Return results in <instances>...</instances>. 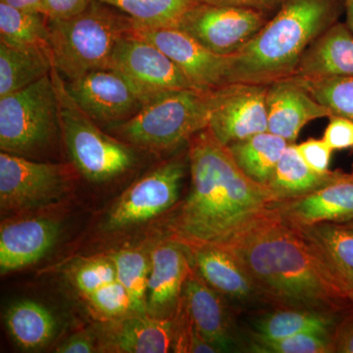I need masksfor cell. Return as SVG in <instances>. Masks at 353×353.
Listing matches in <instances>:
<instances>
[{"label": "cell", "mask_w": 353, "mask_h": 353, "mask_svg": "<svg viewBox=\"0 0 353 353\" xmlns=\"http://www.w3.org/2000/svg\"><path fill=\"white\" fill-rule=\"evenodd\" d=\"M189 250L199 275L232 307L241 312L265 304L252 278L231 250L217 245L190 246Z\"/></svg>", "instance_id": "obj_15"}, {"label": "cell", "mask_w": 353, "mask_h": 353, "mask_svg": "<svg viewBox=\"0 0 353 353\" xmlns=\"http://www.w3.org/2000/svg\"><path fill=\"white\" fill-rule=\"evenodd\" d=\"M269 85L234 83L216 88L208 129L224 145L268 131Z\"/></svg>", "instance_id": "obj_11"}, {"label": "cell", "mask_w": 353, "mask_h": 353, "mask_svg": "<svg viewBox=\"0 0 353 353\" xmlns=\"http://www.w3.org/2000/svg\"><path fill=\"white\" fill-rule=\"evenodd\" d=\"M341 225H343L345 229H347L348 231L352 232L353 233V220L348 221L347 223H341Z\"/></svg>", "instance_id": "obj_43"}, {"label": "cell", "mask_w": 353, "mask_h": 353, "mask_svg": "<svg viewBox=\"0 0 353 353\" xmlns=\"http://www.w3.org/2000/svg\"><path fill=\"white\" fill-rule=\"evenodd\" d=\"M132 32L163 51L197 88L216 90L229 85L232 55L213 52L173 26L150 27L132 22Z\"/></svg>", "instance_id": "obj_12"}, {"label": "cell", "mask_w": 353, "mask_h": 353, "mask_svg": "<svg viewBox=\"0 0 353 353\" xmlns=\"http://www.w3.org/2000/svg\"><path fill=\"white\" fill-rule=\"evenodd\" d=\"M292 77H353V32L340 21L309 46Z\"/></svg>", "instance_id": "obj_22"}, {"label": "cell", "mask_w": 353, "mask_h": 353, "mask_svg": "<svg viewBox=\"0 0 353 353\" xmlns=\"http://www.w3.org/2000/svg\"><path fill=\"white\" fill-rule=\"evenodd\" d=\"M322 139L334 152L353 148V121L341 116H330Z\"/></svg>", "instance_id": "obj_36"}, {"label": "cell", "mask_w": 353, "mask_h": 353, "mask_svg": "<svg viewBox=\"0 0 353 353\" xmlns=\"http://www.w3.org/2000/svg\"><path fill=\"white\" fill-rule=\"evenodd\" d=\"M288 145L285 139L267 131L228 145V148L248 178L268 188Z\"/></svg>", "instance_id": "obj_26"}, {"label": "cell", "mask_w": 353, "mask_h": 353, "mask_svg": "<svg viewBox=\"0 0 353 353\" xmlns=\"http://www.w3.org/2000/svg\"><path fill=\"white\" fill-rule=\"evenodd\" d=\"M53 66L69 81L95 70L108 69L116 44L131 34L132 22L101 0L82 12L48 20Z\"/></svg>", "instance_id": "obj_4"}, {"label": "cell", "mask_w": 353, "mask_h": 353, "mask_svg": "<svg viewBox=\"0 0 353 353\" xmlns=\"http://www.w3.org/2000/svg\"><path fill=\"white\" fill-rule=\"evenodd\" d=\"M281 218L296 227L353 220V174L305 196L278 201Z\"/></svg>", "instance_id": "obj_19"}, {"label": "cell", "mask_w": 353, "mask_h": 353, "mask_svg": "<svg viewBox=\"0 0 353 353\" xmlns=\"http://www.w3.org/2000/svg\"><path fill=\"white\" fill-rule=\"evenodd\" d=\"M94 336L90 334H74L57 348L59 353H90L97 352Z\"/></svg>", "instance_id": "obj_40"}, {"label": "cell", "mask_w": 353, "mask_h": 353, "mask_svg": "<svg viewBox=\"0 0 353 353\" xmlns=\"http://www.w3.org/2000/svg\"><path fill=\"white\" fill-rule=\"evenodd\" d=\"M52 68L50 50L11 48L0 43V97L38 82Z\"/></svg>", "instance_id": "obj_25"}, {"label": "cell", "mask_w": 353, "mask_h": 353, "mask_svg": "<svg viewBox=\"0 0 353 353\" xmlns=\"http://www.w3.org/2000/svg\"><path fill=\"white\" fill-rule=\"evenodd\" d=\"M174 341V317L128 314L117 318L102 334L101 350L122 353H165Z\"/></svg>", "instance_id": "obj_20"}, {"label": "cell", "mask_w": 353, "mask_h": 353, "mask_svg": "<svg viewBox=\"0 0 353 353\" xmlns=\"http://www.w3.org/2000/svg\"><path fill=\"white\" fill-rule=\"evenodd\" d=\"M333 350L339 353H353V312L343 316L333 333Z\"/></svg>", "instance_id": "obj_39"}, {"label": "cell", "mask_w": 353, "mask_h": 353, "mask_svg": "<svg viewBox=\"0 0 353 353\" xmlns=\"http://www.w3.org/2000/svg\"><path fill=\"white\" fill-rule=\"evenodd\" d=\"M124 13L136 24L174 26L199 0H101Z\"/></svg>", "instance_id": "obj_30"}, {"label": "cell", "mask_w": 353, "mask_h": 353, "mask_svg": "<svg viewBox=\"0 0 353 353\" xmlns=\"http://www.w3.org/2000/svg\"><path fill=\"white\" fill-rule=\"evenodd\" d=\"M223 246L240 260L271 307L353 312L347 287L324 255L275 209Z\"/></svg>", "instance_id": "obj_1"}, {"label": "cell", "mask_w": 353, "mask_h": 353, "mask_svg": "<svg viewBox=\"0 0 353 353\" xmlns=\"http://www.w3.org/2000/svg\"><path fill=\"white\" fill-rule=\"evenodd\" d=\"M92 0H43V14L48 20L65 19L85 10Z\"/></svg>", "instance_id": "obj_37"}, {"label": "cell", "mask_w": 353, "mask_h": 353, "mask_svg": "<svg viewBox=\"0 0 353 353\" xmlns=\"http://www.w3.org/2000/svg\"><path fill=\"white\" fill-rule=\"evenodd\" d=\"M270 19L266 14L238 7L199 2L173 27L221 55H234L250 43Z\"/></svg>", "instance_id": "obj_8"}, {"label": "cell", "mask_w": 353, "mask_h": 353, "mask_svg": "<svg viewBox=\"0 0 353 353\" xmlns=\"http://www.w3.org/2000/svg\"><path fill=\"white\" fill-rule=\"evenodd\" d=\"M192 268L189 248L181 241L171 239L154 248L150 255L148 315L157 318L173 317Z\"/></svg>", "instance_id": "obj_17"}, {"label": "cell", "mask_w": 353, "mask_h": 353, "mask_svg": "<svg viewBox=\"0 0 353 353\" xmlns=\"http://www.w3.org/2000/svg\"><path fill=\"white\" fill-rule=\"evenodd\" d=\"M7 329L24 350H38L50 343L57 321L48 308L32 301L13 304L6 315Z\"/></svg>", "instance_id": "obj_28"}, {"label": "cell", "mask_w": 353, "mask_h": 353, "mask_svg": "<svg viewBox=\"0 0 353 353\" xmlns=\"http://www.w3.org/2000/svg\"><path fill=\"white\" fill-rule=\"evenodd\" d=\"M214 90H176L157 95L125 122L111 126L123 141L154 152H170L208 129Z\"/></svg>", "instance_id": "obj_5"}, {"label": "cell", "mask_w": 353, "mask_h": 353, "mask_svg": "<svg viewBox=\"0 0 353 353\" xmlns=\"http://www.w3.org/2000/svg\"><path fill=\"white\" fill-rule=\"evenodd\" d=\"M341 317L303 309L275 308L254 322L250 339L278 340L301 333L333 334Z\"/></svg>", "instance_id": "obj_24"}, {"label": "cell", "mask_w": 353, "mask_h": 353, "mask_svg": "<svg viewBox=\"0 0 353 353\" xmlns=\"http://www.w3.org/2000/svg\"><path fill=\"white\" fill-rule=\"evenodd\" d=\"M50 77L57 90L59 129L78 170L94 182L111 180L129 170L136 161L132 148L99 129L97 122L74 101L54 66Z\"/></svg>", "instance_id": "obj_6"}, {"label": "cell", "mask_w": 353, "mask_h": 353, "mask_svg": "<svg viewBox=\"0 0 353 353\" xmlns=\"http://www.w3.org/2000/svg\"><path fill=\"white\" fill-rule=\"evenodd\" d=\"M348 175L350 173L341 170H330L326 173L315 171L297 152L296 143H289L279 161L268 189L277 196L279 201H285L314 192Z\"/></svg>", "instance_id": "obj_23"}, {"label": "cell", "mask_w": 353, "mask_h": 353, "mask_svg": "<svg viewBox=\"0 0 353 353\" xmlns=\"http://www.w3.org/2000/svg\"><path fill=\"white\" fill-rule=\"evenodd\" d=\"M213 6L238 7L266 14L269 17L280 8L282 0H199Z\"/></svg>", "instance_id": "obj_38"}, {"label": "cell", "mask_w": 353, "mask_h": 353, "mask_svg": "<svg viewBox=\"0 0 353 353\" xmlns=\"http://www.w3.org/2000/svg\"><path fill=\"white\" fill-rule=\"evenodd\" d=\"M352 173L353 174V169H352Z\"/></svg>", "instance_id": "obj_45"}, {"label": "cell", "mask_w": 353, "mask_h": 353, "mask_svg": "<svg viewBox=\"0 0 353 353\" xmlns=\"http://www.w3.org/2000/svg\"><path fill=\"white\" fill-rule=\"evenodd\" d=\"M350 301H352V303H353V289L350 292Z\"/></svg>", "instance_id": "obj_44"}, {"label": "cell", "mask_w": 353, "mask_h": 353, "mask_svg": "<svg viewBox=\"0 0 353 353\" xmlns=\"http://www.w3.org/2000/svg\"><path fill=\"white\" fill-rule=\"evenodd\" d=\"M187 168V160L172 158L132 183L114 204L108 224L112 229L152 219L175 205Z\"/></svg>", "instance_id": "obj_10"}, {"label": "cell", "mask_w": 353, "mask_h": 353, "mask_svg": "<svg viewBox=\"0 0 353 353\" xmlns=\"http://www.w3.org/2000/svg\"><path fill=\"white\" fill-rule=\"evenodd\" d=\"M0 43L16 48L50 51L48 19L43 13L0 2Z\"/></svg>", "instance_id": "obj_29"}, {"label": "cell", "mask_w": 353, "mask_h": 353, "mask_svg": "<svg viewBox=\"0 0 353 353\" xmlns=\"http://www.w3.org/2000/svg\"><path fill=\"white\" fill-rule=\"evenodd\" d=\"M296 78L316 101L329 109L332 115L353 121V77Z\"/></svg>", "instance_id": "obj_32"}, {"label": "cell", "mask_w": 353, "mask_h": 353, "mask_svg": "<svg viewBox=\"0 0 353 353\" xmlns=\"http://www.w3.org/2000/svg\"><path fill=\"white\" fill-rule=\"evenodd\" d=\"M119 72L152 99L176 90H201L163 51L132 32L116 44L109 68Z\"/></svg>", "instance_id": "obj_14"}, {"label": "cell", "mask_w": 353, "mask_h": 353, "mask_svg": "<svg viewBox=\"0 0 353 353\" xmlns=\"http://www.w3.org/2000/svg\"><path fill=\"white\" fill-rule=\"evenodd\" d=\"M266 102L268 132L289 143H296L299 132L311 121L332 115L296 77L269 85Z\"/></svg>", "instance_id": "obj_18"}, {"label": "cell", "mask_w": 353, "mask_h": 353, "mask_svg": "<svg viewBox=\"0 0 353 353\" xmlns=\"http://www.w3.org/2000/svg\"><path fill=\"white\" fill-rule=\"evenodd\" d=\"M183 297L199 333L218 352L241 348V336L233 319L234 308L199 275L192 264Z\"/></svg>", "instance_id": "obj_16"}, {"label": "cell", "mask_w": 353, "mask_h": 353, "mask_svg": "<svg viewBox=\"0 0 353 353\" xmlns=\"http://www.w3.org/2000/svg\"><path fill=\"white\" fill-rule=\"evenodd\" d=\"M0 2L22 10L43 13V0H0Z\"/></svg>", "instance_id": "obj_41"}, {"label": "cell", "mask_w": 353, "mask_h": 353, "mask_svg": "<svg viewBox=\"0 0 353 353\" xmlns=\"http://www.w3.org/2000/svg\"><path fill=\"white\" fill-rule=\"evenodd\" d=\"M59 124L54 83L43 77L19 92L0 97L1 152L28 157L50 145Z\"/></svg>", "instance_id": "obj_7"}, {"label": "cell", "mask_w": 353, "mask_h": 353, "mask_svg": "<svg viewBox=\"0 0 353 353\" xmlns=\"http://www.w3.org/2000/svg\"><path fill=\"white\" fill-rule=\"evenodd\" d=\"M79 106L94 122L115 126L139 112L152 97L113 69L88 72L66 83Z\"/></svg>", "instance_id": "obj_9"}, {"label": "cell", "mask_w": 353, "mask_h": 353, "mask_svg": "<svg viewBox=\"0 0 353 353\" xmlns=\"http://www.w3.org/2000/svg\"><path fill=\"white\" fill-rule=\"evenodd\" d=\"M294 226V225H292ZM296 227V226H294ZM324 255L350 294L353 289V233L338 223L296 227Z\"/></svg>", "instance_id": "obj_27"}, {"label": "cell", "mask_w": 353, "mask_h": 353, "mask_svg": "<svg viewBox=\"0 0 353 353\" xmlns=\"http://www.w3.org/2000/svg\"><path fill=\"white\" fill-rule=\"evenodd\" d=\"M188 143L190 192L169 223L171 239L189 248L227 245L279 199L241 170L208 128Z\"/></svg>", "instance_id": "obj_2"}, {"label": "cell", "mask_w": 353, "mask_h": 353, "mask_svg": "<svg viewBox=\"0 0 353 353\" xmlns=\"http://www.w3.org/2000/svg\"><path fill=\"white\" fill-rule=\"evenodd\" d=\"M296 148L309 167L321 173L330 171L334 150L324 139H309L296 145Z\"/></svg>", "instance_id": "obj_35"}, {"label": "cell", "mask_w": 353, "mask_h": 353, "mask_svg": "<svg viewBox=\"0 0 353 353\" xmlns=\"http://www.w3.org/2000/svg\"><path fill=\"white\" fill-rule=\"evenodd\" d=\"M75 284L81 294L94 303L119 283L112 259H97L85 262L75 271Z\"/></svg>", "instance_id": "obj_34"}, {"label": "cell", "mask_w": 353, "mask_h": 353, "mask_svg": "<svg viewBox=\"0 0 353 353\" xmlns=\"http://www.w3.org/2000/svg\"><path fill=\"white\" fill-rule=\"evenodd\" d=\"M245 350L256 353H331L333 334L301 333L278 340L248 339Z\"/></svg>", "instance_id": "obj_33"}, {"label": "cell", "mask_w": 353, "mask_h": 353, "mask_svg": "<svg viewBox=\"0 0 353 353\" xmlns=\"http://www.w3.org/2000/svg\"><path fill=\"white\" fill-rule=\"evenodd\" d=\"M345 11V0H282L256 36L232 55L229 83L271 85L294 76L309 46Z\"/></svg>", "instance_id": "obj_3"}, {"label": "cell", "mask_w": 353, "mask_h": 353, "mask_svg": "<svg viewBox=\"0 0 353 353\" xmlns=\"http://www.w3.org/2000/svg\"><path fill=\"white\" fill-rule=\"evenodd\" d=\"M116 274L131 301L132 313L148 314V287L150 260L143 252L123 250L112 256Z\"/></svg>", "instance_id": "obj_31"}, {"label": "cell", "mask_w": 353, "mask_h": 353, "mask_svg": "<svg viewBox=\"0 0 353 353\" xmlns=\"http://www.w3.org/2000/svg\"><path fill=\"white\" fill-rule=\"evenodd\" d=\"M66 183L58 164L32 161L20 155L0 153V205L20 211L44 205L60 196Z\"/></svg>", "instance_id": "obj_13"}, {"label": "cell", "mask_w": 353, "mask_h": 353, "mask_svg": "<svg viewBox=\"0 0 353 353\" xmlns=\"http://www.w3.org/2000/svg\"><path fill=\"white\" fill-rule=\"evenodd\" d=\"M345 18H347L345 24L353 32V0H345Z\"/></svg>", "instance_id": "obj_42"}, {"label": "cell", "mask_w": 353, "mask_h": 353, "mask_svg": "<svg viewBox=\"0 0 353 353\" xmlns=\"http://www.w3.org/2000/svg\"><path fill=\"white\" fill-rule=\"evenodd\" d=\"M59 226L43 218L9 223L0 232L1 274L36 263L57 243Z\"/></svg>", "instance_id": "obj_21"}]
</instances>
